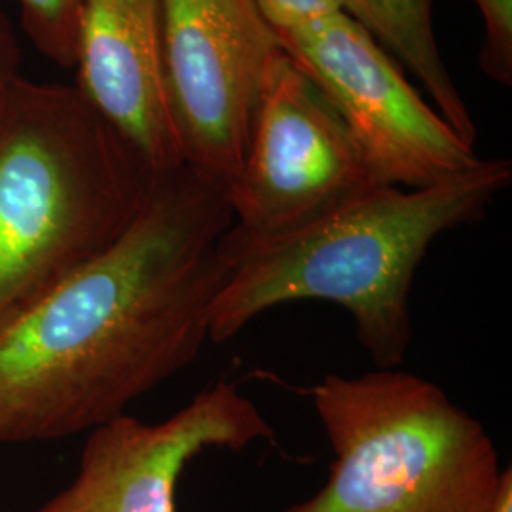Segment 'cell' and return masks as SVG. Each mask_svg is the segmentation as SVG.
Instances as JSON below:
<instances>
[{
	"label": "cell",
	"instance_id": "10",
	"mask_svg": "<svg viewBox=\"0 0 512 512\" xmlns=\"http://www.w3.org/2000/svg\"><path fill=\"white\" fill-rule=\"evenodd\" d=\"M342 10L395 63L399 61L418 78L440 116L465 143L475 147L473 116L437 46L433 0H342Z\"/></svg>",
	"mask_w": 512,
	"mask_h": 512
},
{
	"label": "cell",
	"instance_id": "4",
	"mask_svg": "<svg viewBox=\"0 0 512 512\" xmlns=\"http://www.w3.org/2000/svg\"><path fill=\"white\" fill-rule=\"evenodd\" d=\"M334 452L317 494L281 512H488L503 471L486 427L399 368L308 389Z\"/></svg>",
	"mask_w": 512,
	"mask_h": 512
},
{
	"label": "cell",
	"instance_id": "1",
	"mask_svg": "<svg viewBox=\"0 0 512 512\" xmlns=\"http://www.w3.org/2000/svg\"><path fill=\"white\" fill-rule=\"evenodd\" d=\"M232 224L224 184L158 173L128 230L0 336V446L90 433L192 365Z\"/></svg>",
	"mask_w": 512,
	"mask_h": 512
},
{
	"label": "cell",
	"instance_id": "11",
	"mask_svg": "<svg viewBox=\"0 0 512 512\" xmlns=\"http://www.w3.org/2000/svg\"><path fill=\"white\" fill-rule=\"evenodd\" d=\"M27 37L40 54L61 67H74L84 0H18Z\"/></svg>",
	"mask_w": 512,
	"mask_h": 512
},
{
	"label": "cell",
	"instance_id": "8",
	"mask_svg": "<svg viewBox=\"0 0 512 512\" xmlns=\"http://www.w3.org/2000/svg\"><path fill=\"white\" fill-rule=\"evenodd\" d=\"M272 439L258 406L220 380L160 423L122 414L95 427L71 484L33 512H175L177 482L203 450Z\"/></svg>",
	"mask_w": 512,
	"mask_h": 512
},
{
	"label": "cell",
	"instance_id": "15",
	"mask_svg": "<svg viewBox=\"0 0 512 512\" xmlns=\"http://www.w3.org/2000/svg\"><path fill=\"white\" fill-rule=\"evenodd\" d=\"M488 512H512V473L509 467L503 471L499 490Z\"/></svg>",
	"mask_w": 512,
	"mask_h": 512
},
{
	"label": "cell",
	"instance_id": "12",
	"mask_svg": "<svg viewBox=\"0 0 512 512\" xmlns=\"http://www.w3.org/2000/svg\"><path fill=\"white\" fill-rule=\"evenodd\" d=\"M484 19L480 69L501 86H512V0H475Z\"/></svg>",
	"mask_w": 512,
	"mask_h": 512
},
{
	"label": "cell",
	"instance_id": "6",
	"mask_svg": "<svg viewBox=\"0 0 512 512\" xmlns=\"http://www.w3.org/2000/svg\"><path fill=\"white\" fill-rule=\"evenodd\" d=\"M277 38L338 112L374 183L427 188L482 162L346 14Z\"/></svg>",
	"mask_w": 512,
	"mask_h": 512
},
{
	"label": "cell",
	"instance_id": "9",
	"mask_svg": "<svg viewBox=\"0 0 512 512\" xmlns=\"http://www.w3.org/2000/svg\"><path fill=\"white\" fill-rule=\"evenodd\" d=\"M162 0H84L76 61L78 92L148 169L184 165L165 88Z\"/></svg>",
	"mask_w": 512,
	"mask_h": 512
},
{
	"label": "cell",
	"instance_id": "14",
	"mask_svg": "<svg viewBox=\"0 0 512 512\" xmlns=\"http://www.w3.org/2000/svg\"><path fill=\"white\" fill-rule=\"evenodd\" d=\"M21 50L12 21L0 8V114L21 78Z\"/></svg>",
	"mask_w": 512,
	"mask_h": 512
},
{
	"label": "cell",
	"instance_id": "13",
	"mask_svg": "<svg viewBox=\"0 0 512 512\" xmlns=\"http://www.w3.org/2000/svg\"><path fill=\"white\" fill-rule=\"evenodd\" d=\"M255 4L277 37L344 14L342 0H255Z\"/></svg>",
	"mask_w": 512,
	"mask_h": 512
},
{
	"label": "cell",
	"instance_id": "3",
	"mask_svg": "<svg viewBox=\"0 0 512 512\" xmlns=\"http://www.w3.org/2000/svg\"><path fill=\"white\" fill-rule=\"evenodd\" d=\"M154 177L76 86L19 78L0 114V336L128 230Z\"/></svg>",
	"mask_w": 512,
	"mask_h": 512
},
{
	"label": "cell",
	"instance_id": "5",
	"mask_svg": "<svg viewBox=\"0 0 512 512\" xmlns=\"http://www.w3.org/2000/svg\"><path fill=\"white\" fill-rule=\"evenodd\" d=\"M374 179L329 99L281 50L256 105L239 173L226 186L241 238L291 232Z\"/></svg>",
	"mask_w": 512,
	"mask_h": 512
},
{
	"label": "cell",
	"instance_id": "7",
	"mask_svg": "<svg viewBox=\"0 0 512 512\" xmlns=\"http://www.w3.org/2000/svg\"><path fill=\"white\" fill-rule=\"evenodd\" d=\"M160 29L184 164L228 186L281 42L255 0H162Z\"/></svg>",
	"mask_w": 512,
	"mask_h": 512
},
{
	"label": "cell",
	"instance_id": "2",
	"mask_svg": "<svg viewBox=\"0 0 512 512\" xmlns=\"http://www.w3.org/2000/svg\"><path fill=\"white\" fill-rule=\"evenodd\" d=\"M512 181L509 160L427 188L368 186L291 232L222 238L228 275L209 315V342L224 344L264 311L323 300L348 311L378 368L403 365L412 340L410 291L433 241L482 219Z\"/></svg>",
	"mask_w": 512,
	"mask_h": 512
}]
</instances>
